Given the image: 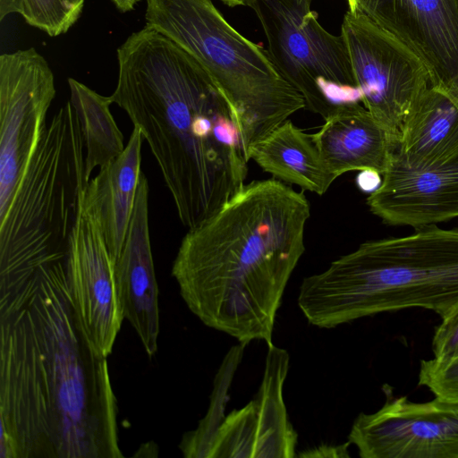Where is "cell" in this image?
Returning a JSON list of instances; mask_svg holds the SVG:
<instances>
[{"instance_id": "cell-13", "label": "cell", "mask_w": 458, "mask_h": 458, "mask_svg": "<svg viewBox=\"0 0 458 458\" xmlns=\"http://www.w3.org/2000/svg\"><path fill=\"white\" fill-rule=\"evenodd\" d=\"M366 202L388 225L417 228L458 217V157L422 169L392 157L380 186Z\"/></svg>"}, {"instance_id": "cell-12", "label": "cell", "mask_w": 458, "mask_h": 458, "mask_svg": "<svg viewBox=\"0 0 458 458\" xmlns=\"http://www.w3.org/2000/svg\"><path fill=\"white\" fill-rule=\"evenodd\" d=\"M65 266L74 308L90 341L107 358L124 318L106 242L97 223L81 207Z\"/></svg>"}, {"instance_id": "cell-14", "label": "cell", "mask_w": 458, "mask_h": 458, "mask_svg": "<svg viewBox=\"0 0 458 458\" xmlns=\"http://www.w3.org/2000/svg\"><path fill=\"white\" fill-rule=\"evenodd\" d=\"M148 182L141 173L133 213L123 249L113 263L124 319L136 331L148 357L157 351L158 287L155 276L148 223Z\"/></svg>"}, {"instance_id": "cell-11", "label": "cell", "mask_w": 458, "mask_h": 458, "mask_svg": "<svg viewBox=\"0 0 458 458\" xmlns=\"http://www.w3.org/2000/svg\"><path fill=\"white\" fill-rule=\"evenodd\" d=\"M407 47L430 86L458 103V0H347Z\"/></svg>"}, {"instance_id": "cell-4", "label": "cell", "mask_w": 458, "mask_h": 458, "mask_svg": "<svg viewBox=\"0 0 458 458\" xmlns=\"http://www.w3.org/2000/svg\"><path fill=\"white\" fill-rule=\"evenodd\" d=\"M297 303L310 324L327 329L411 308L443 318L458 308V227L365 242L304 277Z\"/></svg>"}, {"instance_id": "cell-26", "label": "cell", "mask_w": 458, "mask_h": 458, "mask_svg": "<svg viewBox=\"0 0 458 458\" xmlns=\"http://www.w3.org/2000/svg\"><path fill=\"white\" fill-rule=\"evenodd\" d=\"M380 175L374 170H362L356 177V183L360 191L371 193L380 186L382 182Z\"/></svg>"}, {"instance_id": "cell-16", "label": "cell", "mask_w": 458, "mask_h": 458, "mask_svg": "<svg viewBox=\"0 0 458 458\" xmlns=\"http://www.w3.org/2000/svg\"><path fill=\"white\" fill-rule=\"evenodd\" d=\"M143 140L134 126L123 151L89 180L81 197V207L97 223L112 263L121 253L133 213Z\"/></svg>"}, {"instance_id": "cell-5", "label": "cell", "mask_w": 458, "mask_h": 458, "mask_svg": "<svg viewBox=\"0 0 458 458\" xmlns=\"http://www.w3.org/2000/svg\"><path fill=\"white\" fill-rule=\"evenodd\" d=\"M145 20L211 76L236 110L248 147L306 108L267 50L238 32L212 0H146Z\"/></svg>"}, {"instance_id": "cell-8", "label": "cell", "mask_w": 458, "mask_h": 458, "mask_svg": "<svg viewBox=\"0 0 458 458\" xmlns=\"http://www.w3.org/2000/svg\"><path fill=\"white\" fill-rule=\"evenodd\" d=\"M344 37L362 105L389 131L400 133L409 110L429 86L419 57L357 11L345 13Z\"/></svg>"}, {"instance_id": "cell-28", "label": "cell", "mask_w": 458, "mask_h": 458, "mask_svg": "<svg viewBox=\"0 0 458 458\" xmlns=\"http://www.w3.org/2000/svg\"><path fill=\"white\" fill-rule=\"evenodd\" d=\"M223 4H226L229 7H236V6H249L250 0H220Z\"/></svg>"}, {"instance_id": "cell-17", "label": "cell", "mask_w": 458, "mask_h": 458, "mask_svg": "<svg viewBox=\"0 0 458 458\" xmlns=\"http://www.w3.org/2000/svg\"><path fill=\"white\" fill-rule=\"evenodd\" d=\"M393 157L412 169L458 157V103L429 86L412 105L401 128Z\"/></svg>"}, {"instance_id": "cell-1", "label": "cell", "mask_w": 458, "mask_h": 458, "mask_svg": "<svg viewBox=\"0 0 458 458\" xmlns=\"http://www.w3.org/2000/svg\"><path fill=\"white\" fill-rule=\"evenodd\" d=\"M66 259L0 278V458H119L106 357L74 308Z\"/></svg>"}, {"instance_id": "cell-7", "label": "cell", "mask_w": 458, "mask_h": 458, "mask_svg": "<svg viewBox=\"0 0 458 458\" xmlns=\"http://www.w3.org/2000/svg\"><path fill=\"white\" fill-rule=\"evenodd\" d=\"M313 0H250L280 74L306 108L327 118L339 106L361 103L342 34L329 33L311 10Z\"/></svg>"}, {"instance_id": "cell-25", "label": "cell", "mask_w": 458, "mask_h": 458, "mask_svg": "<svg viewBox=\"0 0 458 458\" xmlns=\"http://www.w3.org/2000/svg\"><path fill=\"white\" fill-rule=\"evenodd\" d=\"M349 442L340 445H322L314 449L300 454L301 457H349L348 446Z\"/></svg>"}, {"instance_id": "cell-22", "label": "cell", "mask_w": 458, "mask_h": 458, "mask_svg": "<svg viewBox=\"0 0 458 458\" xmlns=\"http://www.w3.org/2000/svg\"><path fill=\"white\" fill-rule=\"evenodd\" d=\"M85 0H0V21L20 14L50 37L65 34L80 19Z\"/></svg>"}, {"instance_id": "cell-24", "label": "cell", "mask_w": 458, "mask_h": 458, "mask_svg": "<svg viewBox=\"0 0 458 458\" xmlns=\"http://www.w3.org/2000/svg\"><path fill=\"white\" fill-rule=\"evenodd\" d=\"M433 355L437 360L458 357V308L442 318L432 338Z\"/></svg>"}, {"instance_id": "cell-9", "label": "cell", "mask_w": 458, "mask_h": 458, "mask_svg": "<svg viewBox=\"0 0 458 458\" xmlns=\"http://www.w3.org/2000/svg\"><path fill=\"white\" fill-rule=\"evenodd\" d=\"M56 93L54 73L30 47L0 56V217L47 124Z\"/></svg>"}, {"instance_id": "cell-18", "label": "cell", "mask_w": 458, "mask_h": 458, "mask_svg": "<svg viewBox=\"0 0 458 458\" xmlns=\"http://www.w3.org/2000/svg\"><path fill=\"white\" fill-rule=\"evenodd\" d=\"M267 347L260 387L239 413L253 442L254 458L294 457L298 435L288 419L283 397L290 357L286 350L273 343Z\"/></svg>"}, {"instance_id": "cell-23", "label": "cell", "mask_w": 458, "mask_h": 458, "mask_svg": "<svg viewBox=\"0 0 458 458\" xmlns=\"http://www.w3.org/2000/svg\"><path fill=\"white\" fill-rule=\"evenodd\" d=\"M418 386H426L435 396L458 401V357L447 360H421Z\"/></svg>"}, {"instance_id": "cell-20", "label": "cell", "mask_w": 458, "mask_h": 458, "mask_svg": "<svg viewBox=\"0 0 458 458\" xmlns=\"http://www.w3.org/2000/svg\"><path fill=\"white\" fill-rule=\"evenodd\" d=\"M70 102L77 114L85 145L88 182L96 167H103L124 149L123 136L110 112V96L105 97L69 78Z\"/></svg>"}, {"instance_id": "cell-2", "label": "cell", "mask_w": 458, "mask_h": 458, "mask_svg": "<svg viewBox=\"0 0 458 458\" xmlns=\"http://www.w3.org/2000/svg\"><path fill=\"white\" fill-rule=\"evenodd\" d=\"M113 103L140 128L188 229L245 184L248 144L238 114L207 71L147 27L117 48Z\"/></svg>"}, {"instance_id": "cell-15", "label": "cell", "mask_w": 458, "mask_h": 458, "mask_svg": "<svg viewBox=\"0 0 458 458\" xmlns=\"http://www.w3.org/2000/svg\"><path fill=\"white\" fill-rule=\"evenodd\" d=\"M312 140L325 166L335 178L351 171L381 175L399 146L400 133L389 131L360 102L339 106Z\"/></svg>"}, {"instance_id": "cell-19", "label": "cell", "mask_w": 458, "mask_h": 458, "mask_svg": "<svg viewBox=\"0 0 458 458\" xmlns=\"http://www.w3.org/2000/svg\"><path fill=\"white\" fill-rule=\"evenodd\" d=\"M248 157L273 178L318 195L326 193L336 179L322 162L311 134L290 119L250 144Z\"/></svg>"}, {"instance_id": "cell-6", "label": "cell", "mask_w": 458, "mask_h": 458, "mask_svg": "<svg viewBox=\"0 0 458 458\" xmlns=\"http://www.w3.org/2000/svg\"><path fill=\"white\" fill-rule=\"evenodd\" d=\"M88 182L84 140L68 101L47 124L0 217V276L66 259Z\"/></svg>"}, {"instance_id": "cell-10", "label": "cell", "mask_w": 458, "mask_h": 458, "mask_svg": "<svg viewBox=\"0 0 458 458\" xmlns=\"http://www.w3.org/2000/svg\"><path fill=\"white\" fill-rule=\"evenodd\" d=\"M383 390V406L360 412L348 435L361 458H458V401L416 403Z\"/></svg>"}, {"instance_id": "cell-21", "label": "cell", "mask_w": 458, "mask_h": 458, "mask_svg": "<svg viewBox=\"0 0 458 458\" xmlns=\"http://www.w3.org/2000/svg\"><path fill=\"white\" fill-rule=\"evenodd\" d=\"M245 345L239 344L233 346L224 360L215 380L209 409L206 416L199 421L196 429L187 432L179 445L183 456L203 458L213 435L225 418L223 411L226 403L227 390L232 377L242 360Z\"/></svg>"}, {"instance_id": "cell-27", "label": "cell", "mask_w": 458, "mask_h": 458, "mask_svg": "<svg viewBox=\"0 0 458 458\" xmlns=\"http://www.w3.org/2000/svg\"><path fill=\"white\" fill-rule=\"evenodd\" d=\"M115 7L122 13L130 12L140 0H111Z\"/></svg>"}, {"instance_id": "cell-3", "label": "cell", "mask_w": 458, "mask_h": 458, "mask_svg": "<svg viewBox=\"0 0 458 458\" xmlns=\"http://www.w3.org/2000/svg\"><path fill=\"white\" fill-rule=\"evenodd\" d=\"M310 216L303 191L276 178L245 183L182 240L172 276L188 309L243 345L272 344Z\"/></svg>"}]
</instances>
